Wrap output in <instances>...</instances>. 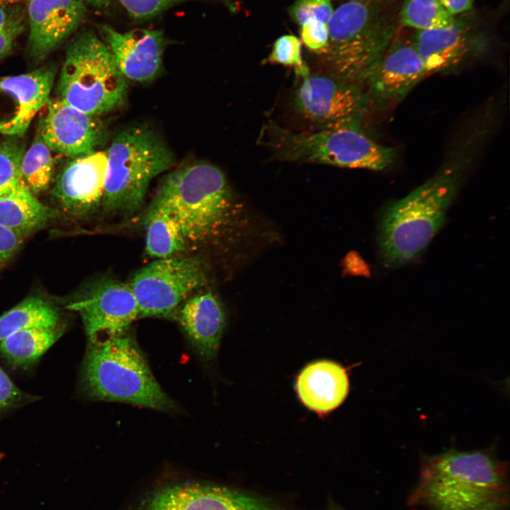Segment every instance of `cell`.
I'll list each match as a JSON object with an SVG mask.
<instances>
[{
	"label": "cell",
	"instance_id": "5bb4252c",
	"mask_svg": "<svg viewBox=\"0 0 510 510\" xmlns=\"http://www.w3.org/2000/svg\"><path fill=\"white\" fill-rule=\"evenodd\" d=\"M98 29L126 79L146 83L158 77L165 45L161 30L136 28L122 32L107 24L99 25Z\"/></svg>",
	"mask_w": 510,
	"mask_h": 510
},
{
	"label": "cell",
	"instance_id": "9a60e30c",
	"mask_svg": "<svg viewBox=\"0 0 510 510\" xmlns=\"http://www.w3.org/2000/svg\"><path fill=\"white\" fill-rule=\"evenodd\" d=\"M28 57L35 62L46 58L73 34L86 13L81 0H27Z\"/></svg>",
	"mask_w": 510,
	"mask_h": 510
},
{
	"label": "cell",
	"instance_id": "2e32d148",
	"mask_svg": "<svg viewBox=\"0 0 510 510\" xmlns=\"http://www.w3.org/2000/svg\"><path fill=\"white\" fill-rule=\"evenodd\" d=\"M106 152L72 158L57 176L53 195L69 214L85 217L102 207Z\"/></svg>",
	"mask_w": 510,
	"mask_h": 510
},
{
	"label": "cell",
	"instance_id": "8fae6325",
	"mask_svg": "<svg viewBox=\"0 0 510 510\" xmlns=\"http://www.w3.org/2000/svg\"><path fill=\"white\" fill-rule=\"evenodd\" d=\"M67 308L80 314L89 343L102 334L105 338L128 332L140 314L128 283L109 277L91 284Z\"/></svg>",
	"mask_w": 510,
	"mask_h": 510
},
{
	"label": "cell",
	"instance_id": "e575fe53",
	"mask_svg": "<svg viewBox=\"0 0 510 510\" xmlns=\"http://www.w3.org/2000/svg\"><path fill=\"white\" fill-rule=\"evenodd\" d=\"M25 18L0 30V60L11 50L17 38L25 30Z\"/></svg>",
	"mask_w": 510,
	"mask_h": 510
},
{
	"label": "cell",
	"instance_id": "7c38bea8",
	"mask_svg": "<svg viewBox=\"0 0 510 510\" xmlns=\"http://www.w3.org/2000/svg\"><path fill=\"white\" fill-rule=\"evenodd\" d=\"M39 130L52 152L73 158L97 151L108 130L100 116L90 115L57 99H49Z\"/></svg>",
	"mask_w": 510,
	"mask_h": 510
},
{
	"label": "cell",
	"instance_id": "1f68e13d",
	"mask_svg": "<svg viewBox=\"0 0 510 510\" xmlns=\"http://www.w3.org/2000/svg\"><path fill=\"white\" fill-rule=\"evenodd\" d=\"M300 26L301 42L317 56L322 55L328 45L327 24L317 21L305 22Z\"/></svg>",
	"mask_w": 510,
	"mask_h": 510
},
{
	"label": "cell",
	"instance_id": "cb8c5ba5",
	"mask_svg": "<svg viewBox=\"0 0 510 510\" xmlns=\"http://www.w3.org/2000/svg\"><path fill=\"white\" fill-rule=\"evenodd\" d=\"M57 310L49 302L30 296L0 316V342L15 332L30 328H55Z\"/></svg>",
	"mask_w": 510,
	"mask_h": 510
},
{
	"label": "cell",
	"instance_id": "d6a6232c",
	"mask_svg": "<svg viewBox=\"0 0 510 510\" xmlns=\"http://www.w3.org/2000/svg\"><path fill=\"white\" fill-rule=\"evenodd\" d=\"M22 240L23 234L0 225V266L16 252Z\"/></svg>",
	"mask_w": 510,
	"mask_h": 510
},
{
	"label": "cell",
	"instance_id": "44dd1931",
	"mask_svg": "<svg viewBox=\"0 0 510 510\" xmlns=\"http://www.w3.org/2000/svg\"><path fill=\"white\" fill-rule=\"evenodd\" d=\"M296 390L302 403L318 414L337 408L346 398L349 381L346 369L327 360L306 366L297 378Z\"/></svg>",
	"mask_w": 510,
	"mask_h": 510
},
{
	"label": "cell",
	"instance_id": "4dcf8cb0",
	"mask_svg": "<svg viewBox=\"0 0 510 510\" xmlns=\"http://www.w3.org/2000/svg\"><path fill=\"white\" fill-rule=\"evenodd\" d=\"M193 0H118L129 16L136 21L152 18L174 6Z\"/></svg>",
	"mask_w": 510,
	"mask_h": 510
},
{
	"label": "cell",
	"instance_id": "7402d4cb",
	"mask_svg": "<svg viewBox=\"0 0 510 510\" xmlns=\"http://www.w3.org/2000/svg\"><path fill=\"white\" fill-rule=\"evenodd\" d=\"M53 215V210L38 200L23 181L0 196V225L23 235L42 227Z\"/></svg>",
	"mask_w": 510,
	"mask_h": 510
},
{
	"label": "cell",
	"instance_id": "ba28073f",
	"mask_svg": "<svg viewBox=\"0 0 510 510\" xmlns=\"http://www.w3.org/2000/svg\"><path fill=\"white\" fill-rule=\"evenodd\" d=\"M127 91V79L99 35L91 30L78 33L67 50L56 98L101 116L123 106Z\"/></svg>",
	"mask_w": 510,
	"mask_h": 510
},
{
	"label": "cell",
	"instance_id": "ac0fdd59",
	"mask_svg": "<svg viewBox=\"0 0 510 510\" xmlns=\"http://www.w3.org/2000/svg\"><path fill=\"white\" fill-rule=\"evenodd\" d=\"M55 69L42 67L28 73L0 76V101L6 103V135H22L50 99Z\"/></svg>",
	"mask_w": 510,
	"mask_h": 510
},
{
	"label": "cell",
	"instance_id": "9c48e42d",
	"mask_svg": "<svg viewBox=\"0 0 510 510\" xmlns=\"http://www.w3.org/2000/svg\"><path fill=\"white\" fill-rule=\"evenodd\" d=\"M207 280L203 263L181 254L157 259L137 271L128 283L138 305L139 318H171Z\"/></svg>",
	"mask_w": 510,
	"mask_h": 510
},
{
	"label": "cell",
	"instance_id": "52a82bcc",
	"mask_svg": "<svg viewBox=\"0 0 510 510\" xmlns=\"http://www.w3.org/2000/svg\"><path fill=\"white\" fill-rule=\"evenodd\" d=\"M102 207L108 213L132 215L143 205L152 180L170 169L174 154L152 126H127L106 152Z\"/></svg>",
	"mask_w": 510,
	"mask_h": 510
},
{
	"label": "cell",
	"instance_id": "30bf717a",
	"mask_svg": "<svg viewBox=\"0 0 510 510\" xmlns=\"http://www.w3.org/2000/svg\"><path fill=\"white\" fill-rule=\"evenodd\" d=\"M294 100L297 111L322 128L361 121L369 97L358 85L332 75L311 74L302 79Z\"/></svg>",
	"mask_w": 510,
	"mask_h": 510
},
{
	"label": "cell",
	"instance_id": "8d00e7d4",
	"mask_svg": "<svg viewBox=\"0 0 510 510\" xmlns=\"http://www.w3.org/2000/svg\"><path fill=\"white\" fill-rule=\"evenodd\" d=\"M442 6L452 15L455 16L466 11L472 6L474 0H438Z\"/></svg>",
	"mask_w": 510,
	"mask_h": 510
},
{
	"label": "cell",
	"instance_id": "83f0119b",
	"mask_svg": "<svg viewBox=\"0 0 510 510\" xmlns=\"http://www.w3.org/2000/svg\"><path fill=\"white\" fill-rule=\"evenodd\" d=\"M25 148L16 139L0 141V196L22 181L21 164Z\"/></svg>",
	"mask_w": 510,
	"mask_h": 510
},
{
	"label": "cell",
	"instance_id": "484cf974",
	"mask_svg": "<svg viewBox=\"0 0 510 510\" xmlns=\"http://www.w3.org/2000/svg\"><path fill=\"white\" fill-rule=\"evenodd\" d=\"M52 152L38 131L35 140L23 153L21 164V178L33 194L45 191L50 184L55 167Z\"/></svg>",
	"mask_w": 510,
	"mask_h": 510
},
{
	"label": "cell",
	"instance_id": "603a6c76",
	"mask_svg": "<svg viewBox=\"0 0 510 510\" xmlns=\"http://www.w3.org/2000/svg\"><path fill=\"white\" fill-rule=\"evenodd\" d=\"M145 249L155 259L183 254L187 243L176 219L164 208L151 204L145 214Z\"/></svg>",
	"mask_w": 510,
	"mask_h": 510
},
{
	"label": "cell",
	"instance_id": "8992f818",
	"mask_svg": "<svg viewBox=\"0 0 510 510\" xmlns=\"http://www.w3.org/2000/svg\"><path fill=\"white\" fill-rule=\"evenodd\" d=\"M328 45L319 58L329 74L366 82L395 38L396 28L375 0H349L327 23Z\"/></svg>",
	"mask_w": 510,
	"mask_h": 510
},
{
	"label": "cell",
	"instance_id": "7a4b0ae2",
	"mask_svg": "<svg viewBox=\"0 0 510 510\" xmlns=\"http://www.w3.org/2000/svg\"><path fill=\"white\" fill-rule=\"evenodd\" d=\"M465 168L447 164L406 197L382 210L378 227L380 259L396 268L417 259L443 226Z\"/></svg>",
	"mask_w": 510,
	"mask_h": 510
},
{
	"label": "cell",
	"instance_id": "d6986e66",
	"mask_svg": "<svg viewBox=\"0 0 510 510\" xmlns=\"http://www.w3.org/2000/svg\"><path fill=\"white\" fill-rule=\"evenodd\" d=\"M412 42L430 74L453 72L482 47L467 24L456 19L446 28L417 30Z\"/></svg>",
	"mask_w": 510,
	"mask_h": 510
},
{
	"label": "cell",
	"instance_id": "f35d334b",
	"mask_svg": "<svg viewBox=\"0 0 510 510\" xmlns=\"http://www.w3.org/2000/svg\"><path fill=\"white\" fill-rule=\"evenodd\" d=\"M501 506H485L472 510H499Z\"/></svg>",
	"mask_w": 510,
	"mask_h": 510
},
{
	"label": "cell",
	"instance_id": "3957f363",
	"mask_svg": "<svg viewBox=\"0 0 510 510\" xmlns=\"http://www.w3.org/2000/svg\"><path fill=\"white\" fill-rule=\"evenodd\" d=\"M506 490L505 465L492 453L451 449L423 459L409 503L433 510L501 506Z\"/></svg>",
	"mask_w": 510,
	"mask_h": 510
},
{
	"label": "cell",
	"instance_id": "f546056e",
	"mask_svg": "<svg viewBox=\"0 0 510 510\" xmlns=\"http://www.w3.org/2000/svg\"><path fill=\"white\" fill-rule=\"evenodd\" d=\"M333 12L331 0H296L289 8L290 17L300 26L310 21L327 24Z\"/></svg>",
	"mask_w": 510,
	"mask_h": 510
},
{
	"label": "cell",
	"instance_id": "74e56055",
	"mask_svg": "<svg viewBox=\"0 0 510 510\" xmlns=\"http://www.w3.org/2000/svg\"><path fill=\"white\" fill-rule=\"evenodd\" d=\"M86 4H89L98 9H107L110 8L113 3V0H81Z\"/></svg>",
	"mask_w": 510,
	"mask_h": 510
},
{
	"label": "cell",
	"instance_id": "5b68a950",
	"mask_svg": "<svg viewBox=\"0 0 510 510\" xmlns=\"http://www.w3.org/2000/svg\"><path fill=\"white\" fill-rule=\"evenodd\" d=\"M257 142L278 160L349 169L387 170L397 156L396 148L380 144L365 134L361 121L299 133L269 120L263 125Z\"/></svg>",
	"mask_w": 510,
	"mask_h": 510
},
{
	"label": "cell",
	"instance_id": "e0dca14e",
	"mask_svg": "<svg viewBox=\"0 0 510 510\" xmlns=\"http://www.w3.org/2000/svg\"><path fill=\"white\" fill-rule=\"evenodd\" d=\"M429 74L412 40H393L366 82L375 102L387 105L403 100Z\"/></svg>",
	"mask_w": 510,
	"mask_h": 510
},
{
	"label": "cell",
	"instance_id": "4fadbf2b",
	"mask_svg": "<svg viewBox=\"0 0 510 510\" xmlns=\"http://www.w3.org/2000/svg\"><path fill=\"white\" fill-rule=\"evenodd\" d=\"M135 510H290L226 487L177 484L149 495Z\"/></svg>",
	"mask_w": 510,
	"mask_h": 510
},
{
	"label": "cell",
	"instance_id": "ffe728a7",
	"mask_svg": "<svg viewBox=\"0 0 510 510\" xmlns=\"http://www.w3.org/2000/svg\"><path fill=\"white\" fill-rule=\"evenodd\" d=\"M175 317L198 356L205 361L215 359L227 325L219 298L209 290L191 296Z\"/></svg>",
	"mask_w": 510,
	"mask_h": 510
},
{
	"label": "cell",
	"instance_id": "4316f807",
	"mask_svg": "<svg viewBox=\"0 0 510 510\" xmlns=\"http://www.w3.org/2000/svg\"><path fill=\"white\" fill-rule=\"evenodd\" d=\"M400 19L404 26L416 30L446 28L455 21L438 0H404Z\"/></svg>",
	"mask_w": 510,
	"mask_h": 510
},
{
	"label": "cell",
	"instance_id": "d590c367",
	"mask_svg": "<svg viewBox=\"0 0 510 510\" xmlns=\"http://www.w3.org/2000/svg\"><path fill=\"white\" fill-rule=\"evenodd\" d=\"M10 0H0V30L25 18V12L17 6L8 4Z\"/></svg>",
	"mask_w": 510,
	"mask_h": 510
},
{
	"label": "cell",
	"instance_id": "f1b7e54d",
	"mask_svg": "<svg viewBox=\"0 0 510 510\" xmlns=\"http://www.w3.org/2000/svg\"><path fill=\"white\" fill-rule=\"evenodd\" d=\"M264 63L278 64L293 68L302 79L310 72L302 56V42L294 35H284L273 42L271 52Z\"/></svg>",
	"mask_w": 510,
	"mask_h": 510
},
{
	"label": "cell",
	"instance_id": "ab89813d",
	"mask_svg": "<svg viewBox=\"0 0 510 510\" xmlns=\"http://www.w3.org/2000/svg\"><path fill=\"white\" fill-rule=\"evenodd\" d=\"M348 1H349V0H348Z\"/></svg>",
	"mask_w": 510,
	"mask_h": 510
},
{
	"label": "cell",
	"instance_id": "6da1fadb",
	"mask_svg": "<svg viewBox=\"0 0 510 510\" xmlns=\"http://www.w3.org/2000/svg\"><path fill=\"white\" fill-rule=\"evenodd\" d=\"M151 204L178 221L187 246H214L237 227L241 210L223 171L207 162L179 167L166 175Z\"/></svg>",
	"mask_w": 510,
	"mask_h": 510
},
{
	"label": "cell",
	"instance_id": "277c9868",
	"mask_svg": "<svg viewBox=\"0 0 510 510\" xmlns=\"http://www.w3.org/2000/svg\"><path fill=\"white\" fill-rule=\"evenodd\" d=\"M86 395L99 401L128 403L163 412L176 411L135 339L128 332L90 343L81 372Z\"/></svg>",
	"mask_w": 510,
	"mask_h": 510
},
{
	"label": "cell",
	"instance_id": "d4e9b609",
	"mask_svg": "<svg viewBox=\"0 0 510 510\" xmlns=\"http://www.w3.org/2000/svg\"><path fill=\"white\" fill-rule=\"evenodd\" d=\"M55 328L18 330L0 342V353L15 366L31 363L39 358L57 339Z\"/></svg>",
	"mask_w": 510,
	"mask_h": 510
},
{
	"label": "cell",
	"instance_id": "836d02e7",
	"mask_svg": "<svg viewBox=\"0 0 510 510\" xmlns=\"http://www.w3.org/2000/svg\"><path fill=\"white\" fill-rule=\"evenodd\" d=\"M23 398V394L0 368V409L9 407Z\"/></svg>",
	"mask_w": 510,
	"mask_h": 510
}]
</instances>
